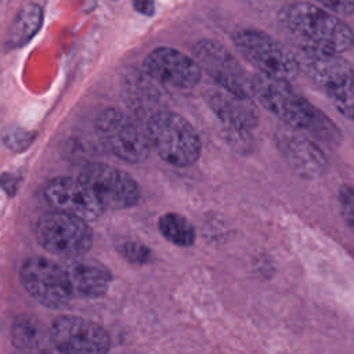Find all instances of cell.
<instances>
[{
    "mask_svg": "<svg viewBox=\"0 0 354 354\" xmlns=\"http://www.w3.org/2000/svg\"><path fill=\"white\" fill-rule=\"evenodd\" d=\"M252 94L277 118L297 130H306L318 140L336 142L339 130L304 97L297 94L289 80L256 73L252 77Z\"/></svg>",
    "mask_w": 354,
    "mask_h": 354,
    "instance_id": "cell-1",
    "label": "cell"
},
{
    "mask_svg": "<svg viewBox=\"0 0 354 354\" xmlns=\"http://www.w3.org/2000/svg\"><path fill=\"white\" fill-rule=\"evenodd\" d=\"M282 19L292 33L304 40L306 46L340 54L354 44L350 26L326 8L296 3L286 8Z\"/></svg>",
    "mask_w": 354,
    "mask_h": 354,
    "instance_id": "cell-2",
    "label": "cell"
},
{
    "mask_svg": "<svg viewBox=\"0 0 354 354\" xmlns=\"http://www.w3.org/2000/svg\"><path fill=\"white\" fill-rule=\"evenodd\" d=\"M151 148L167 163L187 167L201 155V138L192 124L178 113L158 111L147 122Z\"/></svg>",
    "mask_w": 354,
    "mask_h": 354,
    "instance_id": "cell-3",
    "label": "cell"
},
{
    "mask_svg": "<svg viewBox=\"0 0 354 354\" xmlns=\"http://www.w3.org/2000/svg\"><path fill=\"white\" fill-rule=\"evenodd\" d=\"M95 133L104 148L124 162L141 163L149 156L147 131L119 109H104L95 120Z\"/></svg>",
    "mask_w": 354,
    "mask_h": 354,
    "instance_id": "cell-4",
    "label": "cell"
},
{
    "mask_svg": "<svg viewBox=\"0 0 354 354\" xmlns=\"http://www.w3.org/2000/svg\"><path fill=\"white\" fill-rule=\"evenodd\" d=\"M232 41L239 54L261 73L292 80L300 71L296 55L261 30H238Z\"/></svg>",
    "mask_w": 354,
    "mask_h": 354,
    "instance_id": "cell-5",
    "label": "cell"
},
{
    "mask_svg": "<svg viewBox=\"0 0 354 354\" xmlns=\"http://www.w3.org/2000/svg\"><path fill=\"white\" fill-rule=\"evenodd\" d=\"M36 238L50 253L69 259L86 253L93 245L88 221L54 209L39 218Z\"/></svg>",
    "mask_w": 354,
    "mask_h": 354,
    "instance_id": "cell-6",
    "label": "cell"
},
{
    "mask_svg": "<svg viewBox=\"0 0 354 354\" xmlns=\"http://www.w3.org/2000/svg\"><path fill=\"white\" fill-rule=\"evenodd\" d=\"M19 277L25 290L50 308L65 307L75 293L66 267L43 256L26 259L21 266Z\"/></svg>",
    "mask_w": 354,
    "mask_h": 354,
    "instance_id": "cell-7",
    "label": "cell"
},
{
    "mask_svg": "<svg viewBox=\"0 0 354 354\" xmlns=\"http://www.w3.org/2000/svg\"><path fill=\"white\" fill-rule=\"evenodd\" d=\"M79 177L93 189L105 210L127 209L140 199L138 184L124 170L105 163H91L80 171Z\"/></svg>",
    "mask_w": 354,
    "mask_h": 354,
    "instance_id": "cell-8",
    "label": "cell"
},
{
    "mask_svg": "<svg viewBox=\"0 0 354 354\" xmlns=\"http://www.w3.org/2000/svg\"><path fill=\"white\" fill-rule=\"evenodd\" d=\"M48 339L55 350L71 354H100L111 347V339L104 328L77 315L55 318Z\"/></svg>",
    "mask_w": 354,
    "mask_h": 354,
    "instance_id": "cell-9",
    "label": "cell"
},
{
    "mask_svg": "<svg viewBox=\"0 0 354 354\" xmlns=\"http://www.w3.org/2000/svg\"><path fill=\"white\" fill-rule=\"evenodd\" d=\"M194 55L201 68L218 84V87L242 95L252 97V77L236 58L214 40H201L194 47Z\"/></svg>",
    "mask_w": 354,
    "mask_h": 354,
    "instance_id": "cell-10",
    "label": "cell"
},
{
    "mask_svg": "<svg viewBox=\"0 0 354 354\" xmlns=\"http://www.w3.org/2000/svg\"><path fill=\"white\" fill-rule=\"evenodd\" d=\"M44 199L54 209L86 221H94L104 213V206L93 189L80 178L58 177L44 188Z\"/></svg>",
    "mask_w": 354,
    "mask_h": 354,
    "instance_id": "cell-11",
    "label": "cell"
},
{
    "mask_svg": "<svg viewBox=\"0 0 354 354\" xmlns=\"http://www.w3.org/2000/svg\"><path fill=\"white\" fill-rule=\"evenodd\" d=\"M144 71L155 82L173 88H192L201 80L195 58L171 47H158L144 59Z\"/></svg>",
    "mask_w": 354,
    "mask_h": 354,
    "instance_id": "cell-12",
    "label": "cell"
},
{
    "mask_svg": "<svg viewBox=\"0 0 354 354\" xmlns=\"http://www.w3.org/2000/svg\"><path fill=\"white\" fill-rule=\"evenodd\" d=\"M299 68L325 91L354 80V69L339 53L303 46L296 55Z\"/></svg>",
    "mask_w": 354,
    "mask_h": 354,
    "instance_id": "cell-13",
    "label": "cell"
},
{
    "mask_svg": "<svg viewBox=\"0 0 354 354\" xmlns=\"http://www.w3.org/2000/svg\"><path fill=\"white\" fill-rule=\"evenodd\" d=\"M207 104L217 118L234 130H249L259 122V112L250 97H242L220 87L207 95Z\"/></svg>",
    "mask_w": 354,
    "mask_h": 354,
    "instance_id": "cell-14",
    "label": "cell"
},
{
    "mask_svg": "<svg viewBox=\"0 0 354 354\" xmlns=\"http://www.w3.org/2000/svg\"><path fill=\"white\" fill-rule=\"evenodd\" d=\"M282 153L292 169L304 178L319 177L326 169V159L322 151L306 137L288 134L281 142Z\"/></svg>",
    "mask_w": 354,
    "mask_h": 354,
    "instance_id": "cell-15",
    "label": "cell"
},
{
    "mask_svg": "<svg viewBox=\"0 0 354 354\" xmlns=\"http://www.w3.org/2000/svg\"><path fill=\"white\" fill-rule=\"evenodd\" d=\"M66 271L73 292L90 299L104 296L112 279L111 271L93 260H73L66 266Z\"/></svg>",
    "mask_w": 354,
    "mask_h": 354,
    "instance_id": "cell-16",
    "label": "cell"
},
{
    "mask_svg": "<svg viewBox=\"0 0 354 354\" xmlns=\"http://www.w3.org/2000/svg\"><path fill=\"white\" fill-rule=\"evenodd\" d=\"M43 24V10L36 3H29L21 7L14 21L10 25L7 35L8 47H21L26 44L40 29Z\"/></svg>",
    "mask_w": 354,
    "mask_h": 354,
    "instance_id": "cell-17",
    "label": "cell"
},
{
    "mask_svg": "<svg viewBox=\"0 0 354 354\" xmlns=\"http://www.w3.org/2000/svg\"><path fill=\"white\" fill-rule=\"evenodd\" d=\"M11 340L18 350H39L44 340V330L36 317L21 314L12 322Z\"/></svg>",
    "mask_w": 354,
    "mask_h": 354,
    "instance_id": "cell-18",
    "label": "cell"
},
{
    "mask_svg": "<svg viewBox=\"0 0 354 354\" xmlns=\"http://www.w3.org/2000/svg\"><path fill=\"white\" fill-rule=\"evenodd\" d=\"M158 228L169 242L177 246L187 248L195 241L194 225L178 213H165L158 221Z\"/></svg>",
    "mask_w": 354,
    "mask_h": 354,
    "instance_id": "cell-19",
    "label": "cell"
},
{
    "mask_svg": "<svg viewBox=\"0 0 354 354\" xmlns=\"http://www.w3.org/2000/svg\"><path fill=\"white\" fill-rule=\"evenodd\" d=\"M326 94L343 116L354 120V80L330 88Z\"/></svg>",
    "mask_w": 354,
    "mask_h": 354,
    "instance_id": "cell-20",
    "label": "cell"
},
{
    "mask_svg": "<svg viewBox=\"0 0 354 354\" xmlns=\"http://www.w3.org/2000/svg\"><path fill=\"white\" fill-rule=\"evenodd\" d=\"M122 256L134 264H147L152 259L151 249L137 241H127L120 246Z\"/></svg>",
    "mask_w": 354,
    "mask_h": 354,
    "instance_id": "cell-21",
    "label": "cell"
},
{
    "mask_svg": "<svg viewBox=\"0 0 354 354\" xmlns=\"http://www.w3.org/2000/svg\"><path fill=\"white\" fill-rule=\"evenodd\" d=\"M339 206L346 225L354 232V187L343 185L339 191Z\"/></svg>",
    "mask_w": 354,
    "mask_h": 354,
    "instance_id": "cell-22",
    "label": "cell"
},
{
    "mask_svg": "<svg viewBox=\"0 0 354 354\" xmlns=\"http://www.w3.org/2000/svg\"><path fill=\"white\" fill-rule=\"evenodd\" d=\"M33 138H35V134H32V131H25L22 129H10L8 131L4 133L6 145L15 151L25 149L32 142Z\"/></svg>",
    "mask_w": 354,
    "mask_h": 354,
    "instance_id": "cell-23",
    "label": "cell"
},
{
    "mask_svg": "<svg viewBox=\"0 0 354 354\" xmlns=\"http://www.w3.org/2000/svg\"><path fill=\"white\" fill-rule=\"evenodd\" d=\"M324 8L337 15H348L354 12V0H315Z\"/></svg>",
    "mask_w": 354,
    "mask_h": 354,
    "instance_id": "cell-24",
    "label": "cell"
},
{
    "mask_svg": "<svg viewBox=\"0 0 354 354\" xmlns=\"http://www.w3.org/2000/svg\"><path fill=\"white\" fill-rule=\"evenodd\" d=\"M133 7L137 12L152 17L155 14V1L153 0H131Z\"/></svg>",
    "mask_w": 354,
    "mask_h": 354,
    "instance_id": "cell-25",
    "label": "cell"
}]
</instances>
